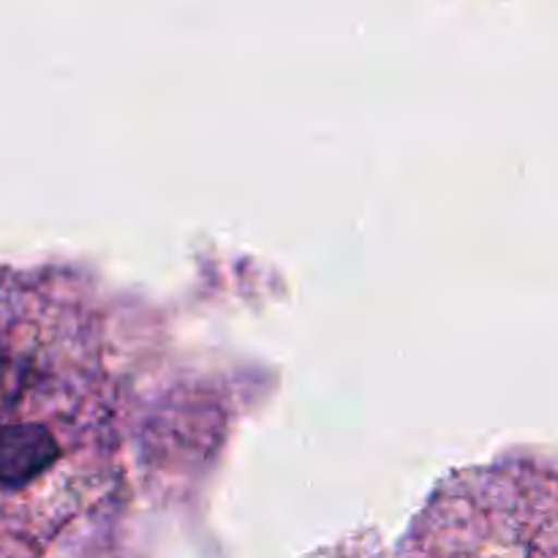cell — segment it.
I'll use <instances>...</instances> for the list:
<instances>
[{
	"label": "cell",
	"instance_id": "6da1fadb",
	"mask_svg": "<svg viewBox=\"0 0 558 558\" xmlns=\"http://www.w3.org/2000/svg\"><path fill=\"white\" fill-rule=\"evenodd\" d=\"M123 485L120 385L96 311L0 270V556L74 550Z\"/></svg>",
	"mask_w": 558,
	"mask_h": 558
}]
</instances>
